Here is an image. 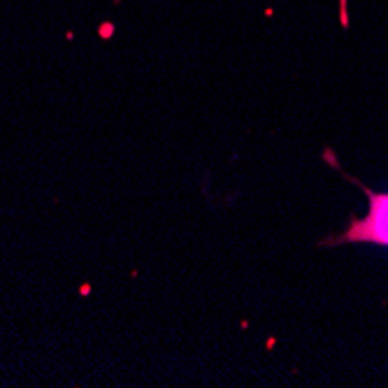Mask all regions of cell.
<instances>
[{
    "label": "cell",
    "instance_id": "cell-1",
    "mask_svg": "<svg viewBox=\"0 0 388 388\" xmlns=\"http://www.w3.org/2000/svg\"><path fill=\"white\" fill-rule=\"evenodd\" d=\"M361 188L367 195V205H370L367 214L351 219L339 237L323 239V244L335 247V244H344V242H372V244L388 247V193H377V191H370L365 186H361Z\"/></svg>",
    "mask_w": 388,
    "mask_h": 388
}]
</instances>
